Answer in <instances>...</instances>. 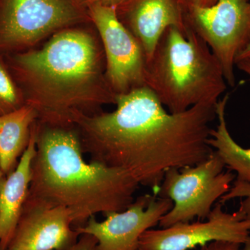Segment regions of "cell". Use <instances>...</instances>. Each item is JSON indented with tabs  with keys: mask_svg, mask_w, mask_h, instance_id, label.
Returning a JSON list of instances; mask_svg holds the SVG:
<instances>
[{
	"mask_svg": "<svg viewBox=\"0 0 250 250\" xmlns=\"http://www.w3.org/2000/svg\"><path fill=\"white\" fill-rule=\"evenodd\" d=\"M83 153L75 125L36 121L29 194L68 209L74 228L98 213L126 209L140 186L126 171L88 163Z\"/></svg>",
	"mask_w": 250,
	"mask_h": 250,
	"instance_id": "3",
	"label": "cell"
},
{
	"mask_svg": "<svg viewBox=\"0 0 250 250\" xmlns=\"http://www.w3.org/2000/svg\"><path fill=\"white\" fill-rule=\"evenodd\" d=\"M80 5H84V6H90L96 3L100 4L116 5L120 0H75Z\"/></svg>",
	"mask_w": 250,
	"mask_h": 250,
	"instance_id": "21",
	"label": "cell"
},
{
	"mask_svg": "<svg viewBox=\"0 0 250 250\" xmlns=\"http://www.w3.org/2000/svg\"><path fill=\"white\" fill-rule=\"evenodd\" d=\"M172 207L170 199L146 194L138 197L126 209L104 215V221L93 216L84 225L75 229L80 235L95 237L96 250H139L143 233L157 225Z\"/></svg>",
	"mask_w": 250,
	"mask_h": 250,
	"instance_id": "10",
	"label": "cell"
},
{
	"mask_svg": "<svg viewBox=\"0 0 250 250\" xmlns=\"http://www.w3.org/2000/svg\"><path fill=\"white\" fill-rule=\"evenodd\" d=\"M37 113L24 104L16 111L0 115V167L4 176L12 172L30 141Z\"/></svg>",
	"mask_w": 250,
	"mask_h": 250,
	"instance_id": "14",
	"label": "cell"
},
{
	"mask_svg": "<svg viewBox=\"0 0 250 250\" xmlns=\"http://www.w3.org/2000/svg\"><path fill=\"white\" fill-rule=\"evenodd\" d=\"M183 6H211L216 2L217 0H180Z\"/></svg>",
	"mask_w": 250,
	"mask_h": 250,
	"instance_id": "20",
	"label": "cell"
},
{
	"mask_svg": "<svg viewBox=\"0 0 250 250\" xmlns=\"http://www.w3.org/2000/svg\"><path fill=\"white\" fill-rule=\"evenodd\" d=\"M244 198L240 204L239 210L243 213L245 220L250 223V184L247 182L236 180L228 192L220 198L222 204L232 199Z\"/></svg>",
	"mask_w": 250,
	"mask_h": 250,
	"instance_id": "17",
	"label": "cell"
},
{
	"mask_svg": "<svg viewBox=\"0 0 250 250\" xmlns=\"http://www.w3.org/2000/svg\"><path fill=\"white\" fill-rule=\"evenodd\" d=\"M250 233V223L240 211H224L221 202L215 205L207 221L181 223L161 229H148L139 240V250H189L213 241L244 244Z\"/></svg>",
	"mask_w": 250,
	"mask_h": 250,
	"instance_id": "9",
	"label": "cell"
},
{
	"mask_svg": "<svg viewBox=\"0 0 250 250\" xmlns=\"http://www.w3.org/2000/svg\"><path fill=\"white\" fill-rule=\"evenodd\" d=\"M78 5L75 0H3L0 49L26 48L82 22Z\"/></svg>",
	"mask_w": 250,
	"mask_h": 250,
	"instance_id": "7",
	"label": "cell"
},
{
	"mask_svg": "<svg viewBox=\"0 0 250 250\" xmlns=\"http://www.w3.org/2000/svg\"><path fill=\"white\" fill-rule=\"evenodd\" d=\"M184 7L186 22L210 47L227 83L234 86L237 57L250 41V1L217 0L211 6Z\"/></svg>",
	"mask_w": 250,
	"mask_h": 250,
	"instance_id": "6",
	"label": "cell"
},
{
	"mask_svg": "<svg viewBox=\"0 0 250 250\" xmlns=\"http://www.w3.org/2000/svg\"><path fill=\"white\" fill-rule=\"evenodd\" d=\"M249 1H250V0H249Z\"/></svg>",
	"mask_w": 250,
	"mask_h": 250,
	"instance_id": "26",
	"label": "cell"
},
{
	"mask_svg": "<svg viewBox=\"0 0 250 250\" xmlns=\"http://www.w3.org/2000/svg\"><path fill=\"white\" fill-rule=\"evenodd\" d=\"M98 241L96 238L90 234L80 235L78 241L74 246L65 250H96Z\"/></svg>",
	"mask_w": 250,
	"mask_h": 250,
	"instance_id": "18",
	"label": "cell"
},
{
	"mask_svg": "<svg viewBox=\"0 0 250 250\" xmlns=\"http://www.w3.org/2000/svg\"><path fill=\"white\" fill-rule=\"evenodd\" d=\"M250 57V41L249 43L248 44V45L246 46V48L243 49V52L238 56L236 62L241 60V59L246 58V57Z\"/></svg>",
	"mask_w": 250,
	"mask_h": 250,
	"instance_id": "23",
	"label": "cell"
},
{
	"mask_svg": "<svg viewBox=\"0 0 250 250\" xmlns=\"http://www.w3.org/2000/svg\"><path fill=\"white\" fill-rule=\"evenodd\" d=\"M11 60L24 104L35 110L39 121L73 125L80 115L90 116L104 104H116L103 45L88 31L62 29L40 48L18 52Z\"/></svg>",
	"mask_w": 250,
	"mask_h": 250,
	"instance_id": "2",
	"label": "cell"
},
{
	"mask_svg": "<svg viewBox=\"0 0 250 250\" xmlns=\"http://www.w3.org/2000/svg\"><path fill=\"white\" fill-rule=\"evenodd\" d=\"M229 95L216 104L218 125L212 129L207 143L222 158L225 167L237 173L236 180L250 184V148H243L231 137L227 126L225 108Z\"/></svg>",
	"mask_w": 250,
	"mask_h": 250,
	"instance_id": "15",
	"label": "cell"
},
{
	"mask_svg": "<svg viewBox=\"0 0 250 250\" xmlns=\"http://www.w3.org/2000/svg\"><path fill=\"white\" fill-rule=\"evenodd\" d=\"M112 112L80 115L73 125L90 161L129 172L154 195L167 171L207 160L216 104H200L179 113L166 111L147 86L116 95Z\"/></svg>",
	"mask_w": 250,
	"mask_h": 250,
	"instance_id": "1",
	"label": "cell"
},
{
	"mask_svg": "<svg viewBox=\"0 0 250 250\" xmlns=\"http://www.w3.org/2000/svg\"><path fill=\"white\" fill-rule=\"evenodd\" d=\"M236 67L250 77V57H246L236 62Z\"/></svg>",
	"mask_w": 250,
	"mask_h": 250,
	"instance_id": "22",
	"label": "cell"
},
{
	"mask_svg": "<svg viewBox=\"0 0 250 250\" xmlns=\"http://www.w3.org/2000/svg\"><path fill=\"white\" fill-rule=\"evenodd\" d=\"M4 174L3 173L2 170H1V167H0V182H1V179L4 177Z\"/></svg>",
	"mask_w": 250,
	"mask_h": 250,
	"instance_id": "25",
	"label": "cell"
},
{
	"mask_svg": "<svg viewBox=\"0 0 250 250\" xmlns=\"http://www.w3.org/2000/svg\"><path fill=\"white\" fill-rule=\"evenodd\" d=\"M225 167L223 159L213 150L200 164L167 171L157 195L170 199L173 207L161 218L159 226L166 228L195 218H207L213 205L229 192L236 177L232 171L225 172Z\"/></svg>",
	"mask_w": 250,
	"mask_h": 250,
	"instance_id": "5",
	"label": "cell"
},
{
	"mask_svg": "<svg viewBox=\"0 0 250 250\" xmlns=\"http://www.w3.org/2000/svg\"><path fill=\"white\" fill-rule=\"evenodd\" d=\"M99 33L106 60V77L116 95L147 86V58L132 33L118 18L115 5L96 3L88 6Z\"/></svg>",
	"mask_w": 250,
	"mask_h": 250,
	"instance_id": "8",
	"label": "cell"
},
{
	"mask_svg": "<svg viewBox=\"0 0 250 250\" xmlns=\"http://www.w3.org/2000/svg\"><path fill=\"white\" fill-rule=\"evenodd\" d=\"M115 6L120 21L142 45L147 62L167 28L187 29L180 0H120Z\"/></svg>",
	"mask_w": 250,
	"mask_h": 250,
	"instance_id": "12",
	"label": "cell"
},
{
	"mask_svg": "<svg viewBox=\"0 0 250 250\" xmlns=\"http://www.w3.org/2000/svg\"><path fill=\"white\" fill-rule=\"evenodd\" d=\"M241 244L227 241H213L201 247L200 250H240Z\"/></svg>",
	"mask_w": 250,
	"mask_h": 250,
	"instance_id": "19",
	"label": "cell"
},
{
	"mask_svg": "<svg viewBox=\"0 0 250 250\" xmlns=\"http://www.w3.org/2000/svg\"><path fill=\"white\" fill-rule=\"evenodd\" d=\"M24 104L22 94L0 59V115L16 111Z\"/></svg>",
	"mask_w": 250,
	"mask_h": 250,
	"instance_id": "16",
	"label": "cell"
},
{
	"mask_svg": "<svg viewBox=\"0 0 250 250\" xmlns=\"http://www.w3.org/2000/svg\"><path fill=\"white\" fill-rule=\"evenodd\" d=\"M226 83L218 59L188 24L167 28L147 62L146 85L171 113L216 104Z\"/></svg>",
	"mask_w": 250,
	"mask_h": 250,
	"instance_id": "4",
	"label": "cell"
},
{
	"mask_svg": "<svg viewBox=\"0 0 250 250\" xmlns=\"http://www.w3.org/2000/svg\"><path fill=\"white\" fill-rule=\"evenodd\" d=\"M80 236L68 209L28 193L7 250H65Z\"/></svg>",
	"mask_w": 250,
	"mask_h": 250,
	"instance_id": "11",
	"label": "cell"
},
{
	"mask_svg": "<svg viewBox=\"0 0 250 250\" xmlns=\"http://www.w3.org/2000/svg\"><path fill=\"white\" fill-rule=\"evenodd\" d=\"M36 122L29 145L17 166L0 182V250H7L29 193L31 164L36 153Z\"/></svg>",
	"mask_w": 250,
	"mask_h": 250,
	"instance_id": "13",
	"label": "cell"
},
{
	"mask_svg": "<svg viewBox=\"0 0 250 250\" xmlns=\"http://www.w3.org/2000/svg\"><path fill=\"white\" fill-rule=\"evenodd\" d=\"M243 245H245L244 250H250V236Z\"/></svg>",
	"mask_w": 250,
	"mask_h": 250,
	"instance_id": "24",
	"label": "cell"
}]
</instances>
